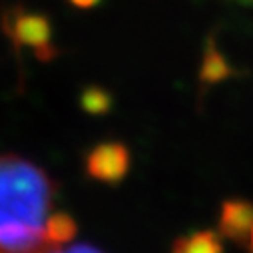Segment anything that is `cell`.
Here are the masks:
<instances>
[{
	"mask_svg": "<svg viewBox=\"0 0 253 253\" xmlns=\"http://www.w3.org/2000/svg\"><path fill=\"white\" fill-rule=\"evenodd\" d=\"M56 183L36 164L0 154V231L40 229L54 213Z\"/></svg>",
	"mask_w": 253,
	"mask_h": 253,
	"instance_id": "6da1fadb",
	"label": "cell"
},
{
	"mask_svg": "<svg viewBox=\"0 0 253 253\" xmlns=\"http://www.w3.org/2000/svg\"><path fill=\"white\" fill-rule=\"evenodd\" d=\"M76 223L68 213H52L46 227L0 231V253H50L58 245L72 241Z\"/></svg>",
	"mask_w": 253,
	"mask_h": 253,
	"instance_id": "7a4b0ae2",
	"label": "cell"
},
{
	"mask_svg": "<svg viewBox=\"0 0 253 253\" xmlns=\"http://www.w3.org/2000/svg\"><path fill=\"white\" fill-rule=\"evenodd\" d=\"M2 30L12 44L32 48L40 60L56 56V48L52 44V24L44 14L28 12L24 8H8L2 14Z\"/></svg>",
	"mask_w": 253,
	"mask_h": 253,
	"instance_id": "3957f363",
	"label": "cell"
},
{
	"mask_svg": "<svg viewBox=\"0 0 253 253\" xmlns=\"http://www.w3.org/2000/svg\"><path fill=\"white\" fill-rule=\"evenodd\" d=\"M130 169V152L120 142H104L86 156V171L102 183H118Z\"/></svg>",
	"mask_w": 253,
	"mask_h": 253,
	"instance_id": "277c9868",
	"label": "cell"
},
{
	"mask_svg": "<svg viewBox=\"0 0 253 253\" xmlns=\"http://www.w3.org/2000/svg\"><path fill=\"white\" fill-rule=\"evenodd\" d=\"M253 227V208L245 202H227L221 211V229L233 239H249Z\"/></svg>",
	"mask_w": 253,
	"mask_h": 253,
	"instance_id": "5b68a950",
	"label": "cell"
},
{
	"mask_svg": "<svg viewBox=\"0 0 253 253\" xmlns=\"http://www.w3.org/2000/svg\"><path fill=\"white\" fill-rule=\"evenodd\" d=\"M173 253H221V243L215 233L211 231H198L187 237H181Z\"/></svg>",
	"mask_w": 253,
	"mask_h": 253,
	"instance_id": "8992f818",
	"label": "cell"
},
{
	"mask_svg": "<svg viewBox=\"0 0 253 253\" xmlns=\"http://www.w3.org/2000/svg\"><path fill=\"white\" fill-rule=\"evenodd\" d=\"M202 80L208 82V84H213V82H219L223 78L229 76V66H227V62L225 58L213 48L206 54L204 58V64H202Z\"/></svg>",
	"mask_w": 253,
	"mask_h": 253,
	"instance_id": "52a82bcc",
	"label": "cell"
},
{
	"mask_svg": "<svg viewBox=\"0 0 253 253\" xmlns=\"http://www.w3.org/2000/svg\"><path fill=\"white\" fill-rule=\"evenodd\" d=\"M80 104L82 108L92 114V116H102L110 110L112 106V98L110 94L104 90V88H86L82 92V98H80Z\"/></svg>",
	"mask_w": 253,
	"mask_h": 253,
	"instance_id": "ba28073f",
	"label": "cell"
},
{
	"mask_svg": "<svg viewBox=\"0 0 253 253\" xmlns=\"http://www.w3.org/2000/svg\"><path fill=\"white\" fill-rule=\"evenodd\" d=\"M50 253H102L100 249L86 245V243H64V245H58L56 249H52Z\"/></svg>",
	"mask_w": 253,
	"mask_h": 253,
	"instance_id": "9c48e42d",
	"label": "cell"
},
{
	"mask_svg": "<svg viewBox=\"0 0 253 253\" xmlns=\"http://www.w3.org/2000/svg\"><path fill=\"white\" fill-rule=\"evenodd\" d=\"M70 2L76 8H92V6H96L100 2V0H70Z\"/></svg>",
	"mask_w": 253,
	"mask_h": 253,
	"instance_id": "30bf717a",
	"label": "cell"
},
{
	"mask_svg": "<svg viewBox=\"0 0 253 253\" xmlns=\"http://www.w3.org/2000/svg\"><path fill=\"white\" fill-rule=\"evenodd\" d=\"M249 241H251V251H253V227H251V233H249Z\"/></svg>",
	"mask_w": 253,
	"mask_h": 253,
	"instance_id": "8fae6325",
	"label": "cell"
}]
</instances>
